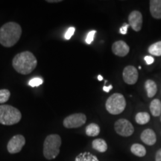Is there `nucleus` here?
Instances as JSON below:
<instances>
[{
    "label": "nucleus",
    "mask_w": 161,
    "mask_h": 161,
    "mask_svg": "<svg viewBox=\"0 0 161 161\" xmlns=\"http://www.w3.org/2000/svg\"><path fill=\"white\" fill-rule=\"evenodd\" d=\"M14 69L22 75H28L34 71L37 65V60L31 52H20L12 61Z\"/></svg>",
    "instance_id": "nucleus-1"
},
{
    "label": "nucleus",
    "mask_w": 161,
    "mask_h": 161,
    "mask_svg": "<svg viewBox=\"0 0 161 161\" xmlns=\"http://www.w3.org/2000/svg\"><path fill=\"white\" fill-rule=\"evenodd\" d=\"M22 28L14 22H9L0 28V43L5 47H12L19 41Z\"/></svg>",
    "instance_id": "nucleus-2"
},
{
    "label": "nucleus",
    "mask_w": 161,
    "mask_h": 161,
    "mask_svg": "<svg viewBox=\"0 0 161 161\" xmlns=\"http://www.w3.org/2000/svg\"><path fill=\"white\" fill-rule=\"evenodd\" d=\"M22 114L14 107L2 104L0 105V124L4 125H13L21 120Z\"/></svg>",
    "instance_id": "nucleus-3"
},
{
    "label": "nucleus",
    "mask_w": 161,
    "mask_h": 161,
    "mask_svg": "<svg viewBox=\"0 0 161 161\" xmlns=\"http://www.w3.org/2000/svg\"><path fill=\"white\" fill-rule=\"evenodd\" d=\"M61 138L58 134H51L46 138L43 143V155L47 160H53L60 153Z\"/></svg>",
    "instance_id": "nucleus-4"
},
{
    "label": "nucleus",
    "mask_w": 161,
    "mask_h": 161,
    "mask_svg": "<svg viewBox=\"0 0 161 161\" xmlns=\"http://www.w3.org/2000/svg\"><path fill=\"white\" fill-rule=\"evenodd\" d=\"M106 109L110 114L118 115L123 112L126 107V101L124 96L121 93H114L107 100Z\"/></svg>",
    "instance_id": "nucleus-5"
},
{
    "label": "nucleus",
    "mask_w": 161,
    "mask_h": 161,
    "mask_svg": "<svg viewBox=\"0 0 161 161\" xmlns=\"http://www.w3.org/2000/svg\"><path fill=\"white\" fill-rule=\"evenodd\" d=\"M114 128L119 135L122 136H130L134 132L133 125L125 119H120L116 121L114 125Z\"/></svg>",
    "instance_id": "nucleus-6"
},
{
    "label": "nucleus",
    "mask_w": 161,
    "mask_h": 161,
    "mask_svg": "<svg viewBox=\"0 0 161 161\" xmlns=\"http://www.w3.org/2000/svg\"><path fill=\"white\" fill-rule=\"evenodd\" d=\"M86 117L84 114H74L68 116L64 120V126L66 128H76L86 123Z\"/></svg>",
    "instance_id": "nucleus-7"
},
{
    "label": "nucleus",
    "mask_w": 161,
    "mask_h": 161,
    "mask_svg": "<svg viewBox=\"0 0 161 161\" xmlns=\"http://www.w3.org/2000/svg\"><path fill=\"white\" fill-rule=\"evenodd\" d=\"M25 144V139L23 135L17 134L14 136L8 143L7 148L10 154L19 153Z\"/></svg>",
    "instance_id": "nucleus-8"
},
{
    "label": "nucleus",
    "mask_w": 161,
    "mask_h": 161,
    "mask_svg": "<svg viewBox=\"0 0 161 161\" xmlns=\"http://www.w3.org/2000/svg\"><path fill=\"white\" fill-rule=\"evenodd\" d=\"M123 80L128 84H134L138 80V71L134 66H128L123 70Z\"/></svg>",
    "instance_id": "nucleus-9"
},
{
    "label": "nucleus",
    "mask_w": 161,
    "mask_h": 161,
    "mask_svg": "<svg viewBox=\"0 0 161 161\" xmlns=\"http://www.w3.org/2000/svg\"><path fill=\"white\" fill-rule=\"evenodd\" d=\"M129 25L135 31H140L142 25V15L140 11H133L128 16Z\"/></svg>",
    "instance_id": "nucleus-10"
},
{
    "label": "nucleus",
    "mask_w": 161,
    "mask_h": 161,
    "mask_svg": "<svg viewBox=\"0 0 161 161\" xmlns=\"http://www.w3.org/2000/svg\"><path fill=\"white\" fill-rule=\"evenodd\" d=\"M112 51L114 55L119 57H125L128 54L130 51V48L125 41L119 40L113 44Z\"/></svg>",
    "instance_id": "nucleus-11"
},
{
    "label": "nucleus",
    "mask_w": 161,
    "mask_h": 161,
    "mask_svg": "<svg viewBox=\"0 0 161 161\" xmlns=\"http://www.w3.org/2000/svg\"><path fill=\"white\" fill-rule=\"evenodd\" d=\"M140 138L141 140L148 146H153V145L156 143L157 137L155 133H154V130L149 129V128L144 130L142 131V134H141Z\"/></svg>",
    "instance_id": "nucleus-12"
},
{
    "label": "nucleus",
    "mask_w": 161,
    "mask_h": 161,
    "mask_svg": "<svg viewBox=\"0 0 161 161\" xmlns=\"http://www.w3.org/2000/svg\"><path fill=\"white\" fill-rule=\"evenodd\" d=\"M151 14L155 19H161V0H151Z\"/></svg>",
    "instance_id": "nucleus-13"
},
{
    "label": "nucleus",
    "mask_w": 161,
    "mask_h": 161,
    "mask_svg": "<svg viewBox=\"0 0 161 161\" xmlns=\"http://www.w3.org/2000/svg\"><path fill=\"white\" fill-rule=\"evenodd\" d=\"M145 88H146L147 95L148 98H152L156 95L157 91H158V86L154 80H147L145 83Z\"/></svg>",
    "instance_id": "nucleus-14"
},
{
    "label": "nucleus",
    "mask_w": 161,
    "mask_h": 161,
    "mask_svg": "<svg viewBox=\"0 0 161 161\" xmlns=\"http://www.w3.org/2000/svg\"><path fill=\"white\" fill-rule=\"evenodd\" d=\"M92 146L93 149H95L98 152L104 153L108 150V145L105 140L103 139H96L92 141Z\"/></svg>",
    "instance_id": "nucleus-15"
},
{
    "label": "nucleus",
    "mask_w": 161,
    "mask_h": 161,
    "mask_svg": "<svg viewBox=\"0 0 161 161\" xmlns=\"http://www.w3.org/2000/svg\"><path fill=\"white\" fill-rule=\"evenodd\" d=\"M150 111L154 116H159L161 114V102L159 99H154L150 104Z\"/></svg>",
    "instance_id": "nucleus-16"
},
{
    "label": "nucleus",
    "mask_w": 161,
    "mask_h": 161,
    "mask_svg": "<svg viewBox=\"0 0 161 161\" xmlns=\"http://www.w3.org/2000/svg\"><path fill=\"white\" fill-rule=\"evenodd\" d=\"M130 152H131L134 155L142 158L146 154V148L142 145L135 143L133 144L130 147Z\"/></svg>",
    "instance_id": "nucleus-17"
},
{
    "label": "nucleus",
    "mask_w": 161,
    "mask_h": 161,
    "mask_svg": "<svg viewBox=\"0 0 161 161\" xmlns=\"http://www.w3.org/2000/svg\"><path fill=\"white\" fill-rule=\"evenodd\" d=\"M75 161H99L97 157L90 152L80 153L75 158Z\"/></svg>",
    "instance_id": "nucleus-18"
},
{
    "label": "nucleus",
    "mask_w": 161,
    "mask_h": 161,
    "mask_svg": "<svg viewBox=\"0 0 161 161\" xmlns=\"http://www.w3.org/2000/svg\"><path fill=\"white\" fill-rule=\"evenodd\" d=\"M100 133V127L96 123H91L86 128V134L89 136H96Z\"/></svg>",
    "instance_id": "nucleus-19"
},
{
    "label": "nucleus",
    "mask_w": 161,
    "mask_h": 161,
    "mask_svg": "<svg viewBox=\"0 0 161 161\" xmlns=\"http://www.w3.org/2000/svg\"><path fill=\"white\" fill-rule=\"evenodd\" d=\"M136 123L140 125H145L150 121V115L146 112H140L135 116Z\"/></svg>",
    "instance_id": "nucleus-20"
},
{
    "label": "nucleus",
    "mask_w": 161,
    "mask_h": 161,
    "mask_svg": "<svg viewBox=\"0 0 161 161\" xmlns=\"http://www.w3.org/2000/svg\"><path fill=\"white\" fill-rule=\"evenodd\" d=\"M148 52L154 56H161V41L152 44L148 48Z\"/></svg>",
    "instance_id": "nucleus-21"
},
{
    "label": "nucleus",
    "mask_w": 161,
    "mask_h": 161,
    "mask_svg": "<svg viewBox=\"0 0 161 161\" xmlns=\"http://www.w3.org/2000/svg\"><path fill=\"white\" fill-rule=\"evenodd\" d=\"M10 96H11V92L8 90H0V104H4L8 102L10 98Z\"/></svg>",
    "instance_id": "nucleus-22"
},
{
    "label": "nucleus",
    "mask_w": 161,
    "mask_h": 161,
    "mask_svg": "<svg viewBox=\"0 0 161 161\" xmlns=\"http://www.w3.org/2000/svg\"><path fill=\"white\" fill-rule=\"evenodd\" d=\"M43 80L40 78H34L29 80V85L31 87H35V86H38L41 85L43 84Z\"/></svg>",
    "instance_id": "nucleus-23"
},
{
    "label": "nucleus",
    "mask_w": 161,
    "mask_h": 161,
    "mask_svg": "<svg viewBox=\"0 0 161 161\" xmlns=\"http://www.w3.org/2000/svg\"><path fill=\"white\" fill-rule=\"evenodd\" d=\"M96 31L95 30H93V31H90L89 33L87 34V35H86V43L87 44H91L92 42L94 40V37H95V35H96Z\"/></svg>",
    "instance_id": "nucleus-24"
},
{
    "label": "nucleus",
    "mask_w": 161,
    "mask_h": 161,
    "mask_svg": "<svg viewBox=\"0 0 161 161\" xmlns=\"http://www.w3.org/2000/svg\"><path fill=\"white\" fill-rule=\"evenodd\" d=\"M75 31V29L74 27H70L69 29H68L67 31L65 33V35H64V37H65L66 40H69L70 38L72 37V35H74Z\"/></svg>",
    "instance_id": "nucleus-25"
},
{
    "label": "nucleus",
    "mask_w": 161,
    "mask_h": 161,
    "mask_svg": "<svg viewBox=\"0 0 161 161\" xmlns=\"http://www.w3.org/2000/svg\"><path fill=\"white\" fill-rule=\"evenodd\" d=\"M129 24H124L122 27L120 28L119 29V32L122 35H126L127 31H128V29L129 27Z\"/></svg>",
    "instance_id": "nucleus-26"
},
{
    "label": "nucleus",
    "mask_w": 161,
    "mask_h": 161,
    "mask_svg": "<svg viewBox=\"0 0 161 161\" xmlns=\"http://www.w3.org/2000/svg\"><path fill=\"white\" fill-rule=\"evenodd\" d=\"M144 60L148 65L152 64L154 62V58L152 57V56H146V57L144 58Z\"/></svg>",
    "instance_id": "nucleus-27"
},
{
    "label": "nucleus",
    "mask_w": 161,
    "mask_h": 161,
    "mask_svg": "<svg viewBox=\"0 0 161 161\" xmlns=\"http://www.w3.org/2000/svg\"><path fill=\"white\" fill-rule=\"evenodd\" d=\"M155 161H161V148L159 149L156 153Z\"/></svg>",
    "instance_id": "nucleus-28"
},
{
    "label": "nucleus",
    "mask_w": 161,
    "mask_h": 161,
    "mask_svg": "<svg viewBox=\"0 0 161 161\" xmlns=\"http://www.w3.org/2000/svg\"><path fill=\"white\" fill-rule=\"evenodd\" d=\"M112 89H113V86L111 85V84H110V85H109V86L104 85L103 86V90L106 92H109L110 91V90H112Z\"/></svg>",
    "instance_id": "nucleus-29"
},
{
    "label": "nucleus",
    "mask_w": 161,
    "mask_h": 161,
    "mask_svg": "<svg viewBox=\"0 0 161 161\" xmlns=\"http://www.w3.org/2000/svg\"><path fill=\"white\" fill-rule=\"evenodd\" d=\"M61 0H48L47 3H61Z\"/></svg>",
    "instance_id": "nucleus-30"
},
{
    "label": "nucleus",
    "mask_w": 161,
    "mask_h": 161,
    "mask_svg": "<svg viewBox=\"0 0 161 161\" xmlns=\"http://www.w3.org/2000/svg\"><path fill=\"white\" fill-rule=\"evenodd\" d=\"M98 80H99V81H101V80H103V77H102V76L101 75H99L98 76Z\"/></svg>",
    "instance_id": "nucleus-31"
}]
</instances>
